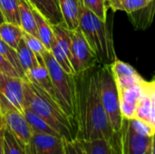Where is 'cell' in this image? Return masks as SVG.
Instances as JSON below:
<instances>
[{
	"mask_svg": "<svg viewBox=\"0 0 155 154\" xmlns=\"http://www.w3.org/2000/svg\"><path fill=\"white\" fill-rule=\"evenodd\" d=\"M98 64L74 74L78 138L82 141L109 140L114 133L100 97Z\"/></svg>",
	"mask_w": 155,
	"mask_h": 154,
	"instance_id": "6da1fadb",
	"label": "cell"
},
{
	"mask_svg": "<svg viewBox=\"0 0 155 154\" xmlns=\"http://www.w3.org/2000/svg\"><path fill=\"white\" fill-rule=\"evenodd\" d=\"M25 106L42 117L64 140L73 141L78 138V125L62 110L45 91L32 84L24 81Z\"/></svg>",
	"mask_w": 155,
	"mask_h": 154,
	"instance_id": "7a4b0ae2",
	"label": "cell"
},
{
	"mask_svg": "<svg viewBox=\"0 0 155 154\" xmlns=\"http://www.w3.org/2000/svg\"><path fill=\"white\" fill-rule=\"evenodd\" d=\"M79 28L99 64H111L116 59L114 39L105 21L101 20L79 1Z\"/></svg>",
	"mask_w": 155,
	"mask_h": 154,
	"instance_id": "3957f363",
	"label": "cell"
},
{
	"mask_svg": "<svg viewBox=\"0 0 155 154\" xmlns=\"http://www.w3.org/2000/svg\"><path fill=\"white\" fill-rule=\"evenodd\" d=\"M44 60L49 72L55 93V98L59 106L78 125L74 74H67L58 64L51 52L48 50H46L44 54Z\"/></svg>",
	"mask_w": 155,
	"mask_h": 154,
	"instance_id": "277c9868",
	"label": "cell"
},
{
	"mask_svg": "<svg viewBox=\"0 0 155 154\" xmlns=\"http://www.w3.org/2000/svg\"><path fill=\"white\" fill-rule=\"evenodd\" d=\"M98 84L102 104L106 112L114 133L121 130L124 117L119 105L118 90L111 69V64H98Z\"/></svg>",
	"mask_w": 155,
	"mask_h": 154,
	"instance_id": "5b68a950",
	"label": "cell"
},
{
	"mask_svg": "<svg viewBox=\"0 0 155 154\" xmlns=\"http://www.w3.org/2000/svg\"><path fill=\"white\" fill-rule=\"evenodd\" d=\"M24 80L0 72V109L1 113L8 110L24 112Z\"/></svg>",
	"mask_w": 155,
	"mask_h": 154,
	"instance_id": "8992f818",
	"label": "cell"
},
{
	"mask_svg": "<svg viewBox=\"0 0 155 154\" xmlns=\"http://www.w3.org/2000/svg\"><path fill=\"white\" fill-rule=\"evenodd\" d=\"M70 34L72 40L70 62L74 74H79L80 73L98 64L99 63L96 56L94 55L80 28L70 30Z\"/></svg>",
	"mask_w": 155,
	"mask_h": 154,
	"instance_id": "52a82bcc",
	"label": "cell"
},
{
	"mask_svg": "<svg viewBox=\"0 0 155 154\" xmlns=\"http://www.w3.org/2000/svg\"><path fill=\"white\" fill-rule=\"evenodd\" d=\"M114 136L121 154H146L152 151L153 137L134 132L127 119H124L121 130L114 133Z\"/></svg>",
	"mask_w": 155,
	"mask_h": 154,
	"instance_id": "ba28073f",
	"label": "cell"
},
{
	"mask_svg": "<svg viewBox=\"0 0 155 154\" xmlns=\"http://www.w3.org/2000/svg\"><path fill=\"white\" fill-rule=\"evenodd\" d=\"M5 129L13 135L18 143L25 148L31 144L33 131L23 113L17 110H8L2 113Z\"/></svg>",
	"mask_w": 155,
	"mask_h": 154,
	"instance_id": "9c48e42d",
	"label": "cell"
},
{
	"mask_svg": "<svg viewBox=\"0 0 155 154\" xmlns=\"http://www.w3.org/2000/svg\"><path fill=\"white\" fill-rule=\"evenodd\" d=\"M31 144L38 154H64V139L60 135L33 133Z\"/></svg>",
	"mask_w": 155,
	"mask_h": 154,
	"instance_id": "30bf717a",
	"label": "cell"
},
{
	"mask_svg": "<svg viewBox=\"0 0 155 154\" xmlns=\"http://www.w3.org/2000/svg\"><path fill=\"white\" fill-rule=\"evenodd\" d=\"M31 5L36 9L48 22L51 25H64V21L63 19L62 14L58 4L54 0H28Z\"/></svg>",
	"mask_w": 155,
	"mask_h": 154,
	"instance_id": "8fae6325",
	"label": "cell"
},
{
	"mask_svg": "<svg viewBox=\"0 0 155 154\" xmlns=\"http://www.w3.org/2000/svg\"><path fill=\"white\" fill-rule=\"evenodd\" d=\"M25 74H26V78L29 82H31L32 84L37 85L38 87H40L41 89L45 91L54 101H56L53 83H52L51 77H50V74H49V72H48L46 66L38 65V66L29 70Z\"/></svg>",
	"mask_w": 155,
	"mask_h": 154,
	"instance_id": "7c38bea8",
	"label": "cell"
},
{
	"mask_svg": "<svg viewBox=\"0 0 155 154\" xmlns=\"http://www.w3.org/2000/svg\"><path fill=\"white\" fill-rule=\"evenodd\" d=\"M58 5L65 26L69 30L79 28V0H58Z\"/></svg>",
	"mask_w": 155,
	"mask_h": 154,
	"instance_id": "4fadbf2b",
	"label": "cell"
},
{
	"mask_svg": "<svg viewBox=\"0 0 155 154\" xmlns=\"http://www.w3.org/2000/svg\"><path fill=\"white\" fill-rule=\"evenodd\" d=\"M86 154H121L114 133L111 139L82 141Z\"/></svg>",
	"mask_w": 155,
	"mask_h": 154,
	"instance_id": "5bb4252c",
	"label": "cell"
},
{
	"mask_svg": "<svg viewBox=\"0 0 155 154\" xmlns=\"http://www.w3.org/2000/svg\"><path fill=\"white\" fill-rule=\"evenodd\" d=\"M32 11L33 15L35 17V25L37 29V34H38V38L41 40L46 50L50 51L52 47L53 41L54 39V32L52 25L49 24V22L36 10L32 6Z\"/></svg>",
	"mask_w": 155,
	"mask_h": 154,
	"instance_id": "9a60e30c",
	"label": "cell"
},
{
	"mask_svg": "<svg viewBox=\"0 0 155 154\" xmlns=\"http://www.w3.org/2000/svg\"><path fill=\"white\" fill-rule=\"evenodd\" d=\"M19 16L20 27L25 33L38 37L35 17L32 11V5L28 0H19Z\"/></svg>",
	"mask_w": 155,
	"mask_h": 154,
	"instance_id": "2e32d148",
	"label": "cell"
},
{
	"mask_svg": "<svg viewBox=\"0 0 155 154\" xmlns=\"http://www.w3.org/2000/svg\"><path fill=\"white\" fill-rule=\"evenodd\" d=\"M154 15L155 0H153L146 6L128 14V16L135 28L144 29L151 25L153 20Z\"/></svg>",
	"mask_w": 155,
	"mask_h": 154,
	"instance_id": "e0dca14e",
	"label": "cell"
},
{
	"mask_svg": "<svg viewBox=\"0 0 155 154\" xmlns=\"http://www.w3.org/2000/svg\"><path fill=\"white\" fill-rule=\"evenodd\" d=\"M27 123H29L33 133H49L53 135H60L54 129H53L42 117L33 112L30 108L25 106L23 112ZM61 136V135H60Z\"/></svg>",
	"mask_w": 155,
	"mask_h": 154,
	"instance_id": "ac0fdd59",
	"label": "cell"
},
{
	"mask_svg": "<svg viewBox=\"0 0 155 154\" xmlns=\"http://www.w3.org/2000/svg\"><path fill=\"white\" fill-rule=\"evenodd\" d=\"M24 31L18 25L4 22L0 25V37L12 48L15 49L18 46L19 42L23 38Z\"/></svg>",
	"mask_w": 155,
	"mask_h": 154,
	"instance_id": "d6986e66",
	"label": "cell"
},
{
	"mask_svg": "<svg viewBox=\"0 0 155 154\" xmlns=\"http://www.w3.org/2000/svg\"><path fill=\"white\" fill-rule=\"evenodd\" d=\"M16 53H17L19 63H20V64H21V66H22V68L25 74L29 70L39 65L35 55L30 50V48L27 46L24 38H22L21 41L19 42L18 46L16 48Z\"/></svg>",
	"mask_w": 155,
	"mask_h": 154,
	"instance_id": "ffe728a7",
	"label": "cell"
},
{
	"mask_svg": "<svg viewBox=\"0 0 155 154\" xmlns=\"http://www.w3.org/2000/svg\"><path fill=\"white\" fill-rule=\"evenodd\" d=\"M153 0H106V3L113 11H124L127 14L139 10Z\"/></svg>",
	"mask_w": 155,
	"mask_h": 154,
	"instance_id": "44dd1931",
	"label": "cell"
},
{
	"mask_svg": "<svg viewBox=\"0 0 155 154\" xmlns=\"http://www.w3.org/2000/svg\"><path fill=\"white\" fill-rule=\"evenodd\" d=\"M0 9L5 22L20 26L19 0H0Z\"/></svg>",
	"mask_w": 155,
	"mask_h": 154,
	"instance_id": "7402d4cb",
	"label": "cell"
},
{
	"mask_svg": "<svg viewBox=\"0 0 155 154\" xmlns=\"http://www.w3.org/2000/svg\"><path fill=\"white\" fill-rule=\"evenodd\" d=\"M0 54L12 64V66L15 69V71L17 72L20 78H22L24 81H27L25 73L24 72V70L19 63L16 50L12 48L11 46H9L7 44H5L1 39V37H0Z\"/></svg>",
	"mask_w": 155,
	"mask_h": 154,
	"instance_id": "603a6c76",
	"label": "cell"
},
{
	"mask_svg": "<svg viewBox=\"0 0 155 154\" xmlns=\"http://www.w3.org/2000/svg\"><path fill=\"white\" fill-rule=\"evenodd\" d=\"M23 38H24L25 44H27V46L30 48V50L35 55L39 65L45 66V63L44 60V54L46 51V48L45 47V45L43 44L41 40L38 37H35V36L31 35V34L25 33V32H24Z\"/></svg>",
	"mask_w": 155,
	"mask_h": 154,
	"instance_id": "cb8c5ba5",
	"label": "cell"
},
{
	"mask_svg": "<svg viewBox=\"0 0 155 154\" xmlns=\"http://www.w3.org/2000/svg\"><path fill=\"white\" fill-rule=\"evenodd\" d=\"M52 55L55 59V61L58 63V64L69 74H74L73 66L71 64V62L67 56V54L64 53V51L62 49V47L59 45V44L56 42L55 39H54L52 47L50 50Z\"/></svg>",
	"mask_w": 155,
	"mask_h": 154,
	"instance_id": "d4e9b609",
	"label": "cell"
},
{
	"mask_svg": "<svg viewBox=\"0 0 155 154\" xmlns=\"http://www.w3.org/2000/svg\"><path fill=\"white\" fill-rule=\"evenodd\" d=\"M152 109H153V103H152L150 96L146 93L145 86H144V93L141 96V98L138 102L134 118H137L139 120L146 122L150 124V115H151Z\"/></svg>",
	"mask_w": 155,
	"mask_h": 154,
	"instance_id": "484cf974",
	"label": "cell"
},
{
	"mask_svg": "<svg viewBox=\"0 0 155 154\" xmlns=\"http://www.w3.org/2000/svg\"><path fill=\"white\" fill-rule=\"evenodd\" d=\"M80 3L88 10L93 12L101 20L106 22L107 5L106 0H79Z\"/></svg>",
	"mask_w": 155,
	"mask_h": 154,
	"instance_id": "4316f807",
	"label": "cell"
},
{
	"mask_svg": "<svg viewBox=\"0 0 155 154\" xmlns=\"http://www.w3.org/2000/svg\"><path fill=\"white\" fill-rule=\"evenodd\" d=\"M4 152L5 154H27L25 148L21 146L6 129L4 137Z\"/></svg>",
	"mask_w": 155,
	"mask_h": 154,
	"instance_id": "83f0119b",
	"label": "cell"
},
{
	"mask_svg": "<svg viewBox=\"0 0 155 154\" xmlns=\"http://www.w3.org/2000/svg\"><path fill=\"white\" fill-rule=\"evenodd\" d=\"M129 123L134 132H136L137 133L143 136L153 137L155 134L154 128L146 122H143L137 118H134V119L129 120Z\"/></svg>",
	"mask_w": 155,
	"mask_h": 154,
	"instance_id": "f1b7e54d",
	"label": "cell"
},
{
	"mask_svg": "<svg viewBox=\"0 0 155 154\" xmlns=\"http://www.w3.org/2000/svg\"><path fill=\"white\" fill-rule=\"evenodd\" d=\"M64 154H86L82 140L79 138L73 141L64 140Z\"/></svg>",
	"mask_w": 155,
	"mask_h": 154,
	"instance_id": "f546056e",
	"label": "cell"
},
{
	"mask_svg": "<svg viewBox=\"0 0 155 154\" xmlns=\"http://www.w3.org/2000/svg\"><path fill=\"white\" fill-rule=\"evenodd\" d=\"M0 72L5 74H7V75H10V76H14V77H19L17 72L15 71V69L12 66V64L7 61L5 60L1 54H0ZM22 79V78H21Z\"/></svg>",
	"mask_w": 155,
	"mask_h": 154,
	"instance_id": "4dcf8cb0",
	"label": "cell"
},
{
	"mask_svg": "<svg viewBox=\"0 0 155 154\" xmlns=\"http://www.w3.org/2000/svg\"><path fill=\"white\" fill-rule=\"evenodd\" d=\"M5 123L2 113L0 114V154H5L4 152V137H5Z\"/></svg>",
	"mask_w": 155,
	"mask_h": 154,
	"instance_id": "1f68e13d",
	"label": "cell"
},
{
	"mask_svg": "<svg viewBox=\"0 0 155 154\" xmlns=\"http://www.w3.org/2000/svg\"><path fill=\"white\" fill-rule=\"evenodd\" d=\"M25 150H26V152L27 154H38L37 152L35 151V149L34 148V146L32 144H29L25 147Z\"/></svg>",
	"mask_w": 155,
	"mask_h": 154,
	"instance_id": "d6a6232c",
	"label": "cell"
},
{
	"mask_svg": "<svg viewBox=\"0 0 155 154\" xmlns=\"http://www.w3.org/2000/svg\"><path fill=\"white\" fill-rule=\"evenodd\" d=\"M151 154H155V134L153 136V146H152Z\"/></svg>",
	"mask_w": 155,
	"mask_h": 154,
	"instance_id": "836d02e7",
	"label": "cell"
},
{
	"mask_svg": "<svg viewBox=\"0 0 155 154\" xmlns=\"http://www.w3.org/2000/svg\"><path fill=\"white\" fill-rule=\"evenodd\" d=\"M4 22H5V21L4 15H3V14H2V12H1V9H0V25H2Z\"/></svg>",
	"mask_w": 155,
	"mask_h": 154,
	"instance_id": "e575fe53",
	"label": "cell"
},
{
	"mask_svg": "<svg viewBox=\"0 0 155 154\" xmlns=\"http://www.w3.org/2000/svg\"><path fill=\"white\" fill-rule=\"evenodd\" d=\"M153 80H154L155 81V73H154V75H153Z\"/></svg>",
	"mask_w": 155,
	"mask_h": 154,
	"instance_id": "d590c367",
	"label": "cell"
},
{
	"mask_svg": "<svg viewBox=\"0 0 155 154\" xmlns=\"http://www.w3.org/2000/svg\"><path fill=\"white\" fill-rule=\"evenodd\" d=\"M151 152H152V151H150L149 152H147V153H146V154H151Z\"/></svg>",
	"mask_w": 155,
	"mask_h": 154,
	"instance_id": "8d00e7d4",
	"label": "cell"
},
{
	"mask_svg": "<svg viewBox=\"0 0 155 154\" xmlns=\"http://www.w3.org/2000/svg\"><path fill=\"white\" fill-rule=\"evenodd\" d=\"M54 1H55V2H56L57 4H58V0H54Z\"/></svg>",
	"mask_w": 155,
	"mask_h": 154,
	"instance_id": "74e56055",
	"label": "cell"
},
{
	"mask_svg": "<svg viewBox=\"0 0 155 154\" xmlns=\"http://www.w3.org/2000/svg\"><path fill=\"white\" fill-rule=\"evenodd\" d=\"M0 114H1V109H0Z\"/></svg>",
	"mask_w": 155,
	"mask_h": 154,
	"instance_id": "f35d334b",
	"label": "cell"
}]
</instances>
